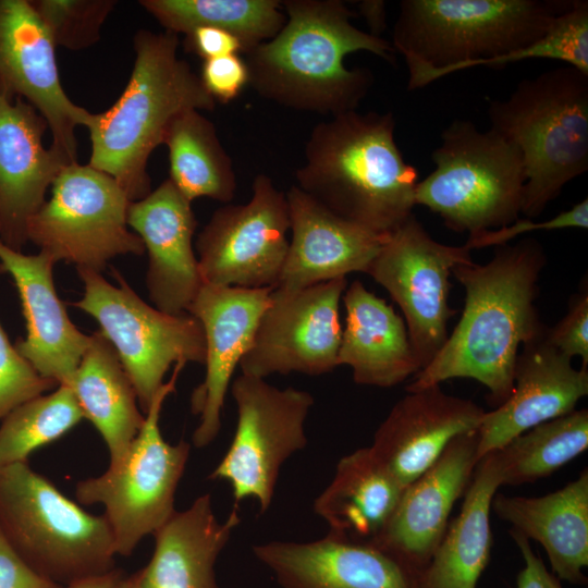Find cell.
<instances>
[{
  "mask_svg": "<svg viewBox=\"0 0 588 588\" xmlns=\"http://www.w3.org/2000/svg\"><path fill=\"white\" fill-rule=\"evenodd\" d=\"M478 461L477 430L454 438L438 460L403 489L385 527L369 544L419 576L437 550Z\"/></svg>",
  "mask_w": 588,
  "mask_h": 588,
  "instance_id": "17",
  "label": "cell"
},
{
  "mask_svg": "<svg viewBox=\"0 0 588 588\" xmlns=\"http://www.w3.org/2000/svg\"><path fill=\"white\" fill-rule=\"evenodd\" d=\"M185 364L177 363L155 395L145 421L123 455L100 476L79 480L75 497L84 505L101 504L117 555L130 556L140 540L154 535L175 513L174 498L191 444L167 442L159 428L163 403L175 391Z\"/></svg>",
  "mask_w": 588,
  "mask_h": 588,
  "instance_id": "9",
  "label": "cell"
},
{
  "mask_svg": "<svg viewBox=\"0 0 588 588\" xmlns=\"http://www.w3.org/2000/svg\"><path fill=\"white\" fill-rule=\"evenodd\" d=\"M185 48L204 60L240 54L245 50L235 35L208 26L196 27L185 34Z\"/></svg>",
  "mask_w": 588,
  "mask_h": 588,
  "instance_id": "42",
  "label": "cell"
},
{
  "mask_svg": "<svg viewBox=\"0 0 588 588\" xmlns=\"http://www.w3.org/2000/svg\"><path fill=\"white\" fill-rule=\"evenodd\" d=\"M48 125L26 101L0 94V240L21 250L28 220L46 201L54 179L69 164L42 137Z\"/></svg>",
  "mask_w": 588,
  "mask_h": 588,
  "instance_id": "23",
  "label": "cell"
},
{
  "mask_svg": "<svg viewBox=\"0 0 588 588\" xmlns=\"http://www.w3.org/2000/svg\"><path fill=\"white\" fill-rule=\"evenodd\" d=\"M32 5L56 46L85 49L100 38V29L115 5L112 0H34Z\"/></svg>",
  "mask_w": 588,
  "mask_h": 588,
  "instance_id": "36",
  "label": "cell"
},
{
  "mask_svg": "<svg viewBox=\"0 0 588 588\" xmlns=\"http://www.w3.org/2000/svg\"><path fill=\"white\" fill-rule=\"evenodd\" d=\"M191 204L168 179L146 197L131 201L127 210V224L148 254L149 298L171 315L187 313L204 284L193 248L197 220Z\"/></svg>",
  "mask_w": 588,
  "mask_h": 588,
  "instance_id": "19",
  "label": "cell"
},
{
  "mask_svg": "<svg viewBox=\"0 0 588 588\" xmlns=\"http://www.w3.org/2000/svg\"><path fill=\"white\" fill-rule=\"evenodd\" d=\"M483 414L475 402L450 395L440 384L407 391L376 430L369 449L405 488L454 438L477 430Z\"/></svg>",
  "mask_w": 588,
  "mask_h": 588,
  "instance_id": "21",
  "label": "cell"
},
{
  "mask_svg": "<svg viewBox=\"0 0 588 588\" xmlns=\"http://www.w3.org/2000/svg\"><path fill=\"white\" fill-rule=\"evenodd\" d=\"M1 273L4 270L0 264ZM57 387L19 353L0 323V420L20 405Z\"/></svg>",
  "mask_w": 588,
  "mask_h": 588,
  "instance_id": "37",
  "label": "cell"
},
{
  "mask_svg": "<svg viewBox=\"0 0 588 588\" xmlns=\"http://www.w3.org/2000/svg\"><path fill=\"white\" fill-rule=\"evenodd\" d=\"M69 387L84 418L103 439L109 464L120 461L144 421L135 389L114 348L96 331Z\"/></svg>",
  "mask_w": 588,
  "mask_h": 588,
  "instance_id": "31",
  "label": "cell"
},
{
  "mask_svg": "<svg viewBox=\"0 0 588 588\" xmlns=\"http://www.w3.org/2000/svg\"><path fill=\"white\" fill-rule=\"evenodd\" d=\"M433 171L419 181L415 204L468 235L507 225L522 213L525 168L518 148L498 132L453 121L431 154Z\"/></svg>",
  "mask_w": 588,
  "mask_h": 588,
  "instance_id": "8",
  "label": "cell"
},
{
  "mask_svg": "<svg viewBox=\"0 0 588 588\" xmlns=\"http://www.w3.org/2000/svg\"><path fill=\"white\" fill-rule=\"evenodd\" d=\"M139 4L166 32L220 28L242 41L244 53L274 37L286 20L278 0H142Z\"/></svg>",
  "mask_w": 588,
  "mask_h": 588,
  "instance_id": "33",
  "label": "cell"
},
{
  "mask_svg": "<svg viewBox=\"0 0 588 588\" xmlns=\"http://www.w3.org/2000/svg\"><path fill=\"white\" fill-rule=\"evenodd\" d=\"M83 295L72 306L93 317L99 332L114 348L128 376L144 414L177 363H205L206 345L200 322L191 314L171 315L143 301L121 273L119 285L100 272L77 268Z\"/></svg>",
  "mask_w": 588,
  "mask_h": 588,
  "instance_id": "10",
  "label": "cell"
},
{
  "mask_svg": "<svg viewBox=\"0 0 588 588\" xmlns=\"http://www.w3.org/2000/svg\"><path fill=\"white\" fill-rule=\"evenodd\" d=\"M470 252L436 241L412 215L387 236L366 272L402 310L420 370L449 336L456 314L449 306L450 277L455 266L473 261Z\"/></svg>",
  "mask_w": 588,
  "mask_h": 588,
  "instance_id": "13",
  "label": "cell"
},
{
  "mask_svg": "<svg viewBox=\"0 0 588 588\" xmlns=\"http://www.w3.org/2000/svg\"><path fill=\"white\" fill-rule=\"evenodd\" d=\"M240 523L237 506L220 522L210 494L175 511L152 535L149 562L130 576L134 588H219L215 564Z\"/></svg>",
  "mask_w": 588,
  "mask_h": 588,
  "instance_id": "26",
  "label": "cell"
},
{
  "mask_svg": "<svg viewBox=\"0 0 588 588\" xmlns=\"http://www.w3.org/2000/svg\"><path fill=\"white\" fill-rule=\"evenodd\" d=\"M587 448V408L539 424L495 450L502 485L518 486L546 478Z\"/></svg>",
  "mask_w": 588,
  "mask_h": 588,
  "instance_id": "34",
  "label": "cell"
},
{
  "mask_svg": "<svg viewBox=\"0 0 588 588\" xmlns=\"http://www.w3.org/2000/svg\"><path fill=\"white\" fill-rule=\"evenodd\" d=\"M404 488L377 461L369 446L342 457L330 485L314 502L328 535L372 542L389 522Z\"/></svg>",
  "mask_w": 588,
  "mask_h": 588,
  "instance_id": "30",
  "label": "cell"
},
{
  "mask_svg": "<svg viewBox=\"0 0 588 588\" xmlns=\"http://www.w3.org/2000/svg\"><path fill=\"white\" fill-rule=\"evenodd\" d=\"M0 529L33 569L58 585L115 568L106 517L85 511L27 462L0 466Z\"/></svg>",
  "mask_w": 588,
  "mask_h": 588,
  "instance_id": "7",
  "label": "cell"
},
{
  "mask_svg": "<svg viewBox=\"0 0 588 588\" xmlns=\"http://www.w3.org/2000/svg\"><path fill=\"white\" fill-rule=\"evenodd\" d=\"M0 94L29 103L47 122L50 147L77 161L75 128L88 127L94 113L64 91L53 39L27 0H0Z\"/></svg>",
  "mask_w": 588,
  "mask_h": 588,
  "instance_id": "16",
  "label": "cell"
},
{
  "mask_svg": "<svg viewBox=\"0 0 588 588\" xmlns=\"http://www.w3.org/2000/svg\"><path fill=\"white\" fill-rule=\"evenodd\" d=\"M547 340L568 358L578 356L581 368L588 367V290L587 283L568 301L567 311L553 327L546 329Z\"/></svg>",
  "mask_w": 588,
  "mask_h": 588,
  "instance_id": "39",
  "label": "cell"
},
{
  "mask_svg": "<svg viewBox=\"0 0 588 588\" xmlns=\"http://www.w3.org/2000/svg\"><path fill=\"white\" fill-rule=\"evenodd\" d=\"M199 78L209 96L223 103L234 100L248 85L247 66L240 54L204 60Z\"/></svg>",
  "mask_w": 588,
  "mask_h": 588,
  "instance_id": "40",
  "label": "cell"
},
{
  "mask_svg": "<svg viewBox=\"0 0 588 588\" xmlns=\"http://www.w3.org/2000/svg\"><path fill=\"white\" fill-rule=\"evenodd\" d=\"M177 34L140 29L128 83L108 110L94 113L89 166L112 176L131 201L151 192L147 162L173 120L188 110L212 111L216 101L177 54Z\"/></svg>",
  "mask_w": 588,
  "mask_h": 588,
  "instance_id": "4",
  "label": "cell"
},
{
  "mask_svg": "<svg viewBox=\"0 0 588 588\" xmlns=\"http://www.w3.org/2000/svg\"><path fill=\"white\" fill-rule=\"evenodd\" d=\"M124 576L123 572L115 567L108 573L78 579L61 588H117Z\"/></svg>",
  "mask_w": 588,
  "mask_h": 588,
  "instance_id": "45",
  "label": "cell"
},
{
  "mask_svg": "<svg viewBox=\"0 0 588 588\" xmlns=\"http://www.w3.org/2000/svg\"><path fill=\"white\" fill-rule=\"evenodd\" d=\"M286 20L279 33L244 54L248 85L262 98L294 110L339 115L356 110L373 76L346 68L344 59L367 51L394 61L392 45L357 28L340 0L281 1Z\"/></svg>",
  "mask_w": 588,
  "mask_h": 588,
  "instance_id": "2",
  "label": "cell"
},
{
  "mask_svg": "<svg viewBox=\"0 0 588 588\" xmlns=\"http://www.w3.org/2000/svg\"><path fill=\"white\" fill-rule=\"evenodd\" d=\"M547 257L535 238L494 249L486 264H461L452 274L465 289L462 316L431 362L406 387L414 391L453 378L483 384L498 407L512 394L514 367L523 344L546 326L536 307Z\"/></svg>",
  "mask_w": 588,
  "mask_h": 588,
  "instance_id": "1",
  "label": "cell"
},
{
  "mask_svg": "<svg viewBox=\"0 0 588 588\" xmlns=\"http://www.w3.org/2000/svg\"><path fill=\"white\" fill-rule=\"evenodd\" d=\"M271 290L204 283L187 309L200 322L206 345L205 378L191 396V411L199 416L196 448L207 446L219 433L232 375L253 343Z\"/></svg>",
  "mask_w": 588,
  "mask_h": 588,
  "instance_id": "18",
  "label": "cell"
},
{
  "mask_svg": "<svg viewBox=\"0 0 588 588\" xmlns=\"http://www.w3.org/2000/svg\"><path fill=\"white\" fill-rule=\"evenodd\" d=\"M359 13L366 19L370 34L380 37L385 28V3L383 1H362L358 4Z\"/></svg>",
  "mask_w": 588,
  "mask_h": 588,
  "instance_id": "44",
  "label": "cell"
},
{
  "mask_svg": "<svg viewBox=\"0 0 588 588\" xmlns=\"http://www.w3.org/2000/svg\"><path fill=\"white\" fill-rule=\"evenodd\" d=\"M285 195L291 240L275 286L301 289L367 272L388 235L334 215L296 185Z\"/></svg>",
  "mask_w": 588,
  "mask_h": 588,
  "instance_id": "24",
  "label": "cell"
},
{
  "mask_svg": "<svg viewBox=\"0 0 588 588\" xmlns=\"http://www.w3.org/2000/svg\"><path fill=\"white\" fill-rule=\"evenodd\" d=\"M392 112L356 110L318 123L305 145L296 186L334 215L373 233L389 235L412 215L415 167L394 137Z\"/></svg>",
  "mask_w": 588,
  "mask_h": 588,
  "instance_id": "3",
  "label": "cell"
},
{
  "mask_svg": "<svg viewBox=\"0 0 588 588\" xmlns=\"http://www.w3.org/2000/svg\"><path fill=\"white\" fill-rule=\"evenodd\" d=\"M246 204L217 209L197 236L204 283L245 289L277 285L289 248L286 195L258 174Z\"/></svg>",
  "mask_w": 588,
  "mask_h": 588,
  "instance_id": "14",
  "label": "cell"
},
{
  "mask_svg": "<svg viewBox=\"0 0 588 588\" xmlns=\"http://www.w3.org/2000/svg\"><path fill=\"white\" fill-rule=\"evenodd\" d=\"M339 278L301 289L273 286L249 350L240 362L243 375L318 376L339 366L342 338L340 302L347 287Z\"/></svg>",
  "mask_w": 588,
  "mask_h": 588,
  "instance_id": "15",
  "label": "cell"
},
{
  "mask_svg": "<svg viewBox=\"0 0 588 588\" xmlns=\"http://www.w3.org/2000/svg\"><path fill=\"white\" fill-rule=\"evenodd\" d=\"M130 204L109 174L77 161L69 163L54 179L50 198L28 220L27 241L56 262L101 273L118 256L145 253L127 224Z\"/></svg>",
  "mask_w": 588,
  "mask_h": 588,
  "instance_id": "11",
  "label": "cell"
},
{
  "mask_svg": "<svg viewBox=\"0 0 588 588\" xmlns=\"http://www.w3.org/2000/svg\"><path fill=\"white\" fill-rule=\"evenodd\" d=\"M571 1L403 0L392 47L408 70V89L456 71L486 66L540 38Z\"/></svg>",
  "mask_w": 588,
  "mask_h": 588,
  "instance_id": "5",
  "label": "cell"
},
{
  "mask_svg": "<svg viewBox=\"0 0 588 588\" xmlns=\"http://www.w3.org/2000/svg\"><path fill=\"white\" fill-rule=\"evenodd\" d=\"M117 588H134L131 579H130V576H124V578L121 580V583L119 584V586Z\"/></svg>",
  "mask_w": 588,
  "mask_h": 588,
  "instance_id": "46",
  "label": "cell"
},
{
  "mask_svg": "<svg viewBox=\"0 0 588 588\" xmlns=\"http://www.w3.org/2000/svg\"><path fill=\"white\" fill-rule=\"evenodd\" d=\"M253 552L281 588H419L418 576L388 553L330 535L260 543Z\"/></svg>",
  "mask_w": 588,
  "mask_h": 588,
  "instance_id": "25",
  "label": "cell"
},
{
  "mask_svg": "<svg viewBox=\"0 0 588 588\" xmlns=\"http://www.w3.org/2000/svg\"><path fill=\"white\" fill-rule=\"evenodd\" d=\"M500 486V463L492 451L478 461L460 513L418 576L419 588H477L490 561L491 502Z\"/></svg>",
  "mask_w": 588,
  "mask_h": 588,
  "instance_id": "29",
  "label": "cell"
},
{
  "mask_svg": "<svg viewBox=\"0 0 588 588\" xmlns=\"http://www.w3.org/2000/svg\"><path fill=\"white\" fill-rule=\"evenodd\" d=\"M546 329L520 346L510 397L485 412L477 429L479 460L526 430L575 411L588 394V369L574 368L547 340Z\"/></svg>",
  "mask_w": 588,
  "mask_h": 588,
  "instance_id": "20",
  "label": "cell"
},
{
  "mask_svg": "<svg viewBox=\"0 0 588 588\" xmlns=\"http://www.w3.org/2000/svg\"><path fill=\"white\" fill-rule=\"evenodd\" d=\"M510 535L524 561L515 588H563L560 579L548 571L543 560L534 552L530 540L513 529H510Z\"/></svg>",
  "mask_w": 588,
  "mask_h": 588,
  "instance_id": "43",
  "label": "cell"
},
{
  "mask_svg": "<svg viewBox=\"0 0 588 588\" xmlns=\"http://www.w3.org/2000/svg\"><path fill=\"white\" fill-rule=\"evenodd\" d=\"M0 264L14 281L26 322V335L16 341V350L42 377L69 385L90 335L72 322L57 293L56 261L45 252L26 255L0 240Z\"/></svg>",
  "mask_w": 588,
  "mask_h": 588,
  "instance_id": "22",
  "label": "cell"
},
{
  "mask_svg": "<svg viewBox=\"0 0 588 588\" xmlns=\"http://www.w3.org/2000/svg\"><path fill=\"white\" fill-rule=\"evenodd\" d=\"M163 144L168 147L170 180L189 200L208 197L230 203L236 191L233 162L217 131L198 110L176 117Z\"/></svg>",
  "mask_w": 588,
  "mask_h": 588,
  "instance_id": "32",
  "label": "cell"
},
{
  "mask_svg": "<svg viewBox=\"0 0 588 588\" xmlns=\"http://www.w3.org/2000/svg\"><path fill=\"white\" fill-rule=\"evenodd\" d=\"M33 569L11 547L0 529V588H61Z\"/></svg>",
  "mask_w": 588,
  "mask_h": 588,
  "instance_id": "41",
  "label": "cell"
},
{
  "mask_svg": "<svg viewBox=\"0 0 588 588\" xmlns=\"http://www.w3.org/2000/svg\"><path fill=\"white\" fill-rule=\"evenodd\" d=\"M231 394L237 408L236 430L209 478L230 483L234 506L252 498L265 513L282 464L307 444L305 421L314 397L307 391L279 389L243 373L234 379Z\"/></svg>",
  "mask_w": 588,
  "mask_h": 588,
  "instance_id": "12",
  "label": "cell"
},
{
  "mask_svg": "<svg viewBox=\"0 0 588 588\" xmlns=\"http://www.w3.org/2000/svg\"><path fill=\"white\" fill-rule=\"evenodd\" d=\"M587 229L588 228V199L573 205L556 216L543 220L517 219L514 222L499 229L483 231L468 235L464 244L469 250L490 246H502L515 237L534 231H551L560 229Z\"/></svg>",
  "mask_w": 588,
  "mask_h": 588,
  "instance_id": "38",
  "label": "cell"
},
{
  "mask_svg": "<svg viewBox=\"0 0 588 588\" xmlns=\"http://www.w3.org/2000/svg\"><path fill=\"white\" fill-rule=\"evenodd\" d=\"M491 510L511 529L544 549L553 574L586 585L588 565V470L561 489L541 497L495 493Z\"/></svg>",
  "mask_w": 588,
  "mask_h": 588,
  "instance_id": "27",
  "label": "cell"
},
{
  "mask_svg": "<svg viewBox=\"0 0 588 588\" xmlns=\"http://www.w3.org/2000/svg\"><path fill=\"white\" fill-rule=\"evenodd\" d=\"M491 127L519 150L526 182L522 213L535 219L588 170V75L564 65L524 79L489 103Z\"/></svg>",
  "mask_w": 588,
  "mask_h": 588,
  "instance_id": "6",
  "label": "cell"
},
{
  "mask_svg": "<svg viewBox=\"0 0 588 588\" xmlns=\"http://www.w3.org/2000/svg\"><path fill=\"white\" fill-rule=\"evenodd\" d=\"M84 419L69 385L37 396L7 415L0 426V466L27 462L37 449L60 439Z\"/></svg>",
  "mask_w": 588,
  "mask_h": 588,
  "instance_id": "35",
  "label": "cell"
},
{
  "mask_svg": "<svg viewBox=\"0 0 588 588\" xmlns=\"http://www.w3.org/2000/svg\"><path fill=\"white\" fill-rule=\"evenodd\" d=\"M342 299L346 316L338 360L351 367L357 384L391 388L420 370L405 321L390 304L359 280Z\"/></svg>",
  "mask_w": 588,
  "mask_h": 588,
  "instance_id": "28",
  "label": "cell"
}]
</instances>
